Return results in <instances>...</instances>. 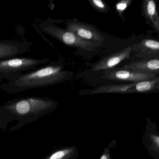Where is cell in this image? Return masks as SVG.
Listing matches in <instances>:
<instances>
[{
	"label": "cell",
	"mask_w": 159,
	"mask_h": 159,
	"mask_svg": "<svg viewBox=\"0 0 159 159\" xmlns=\"http://www.w3.org/2000/svg\"><path fill=\"white\" fill-rule=\"evenodd\" d=\"M61 63H52L42 68L25 72L12 74L6 77V82L0 88L7 93L14 94L27 90L54 86L72 78L73 73L64 70Z\"/></svg>",
	"instance_id": "obj_1"
},
{
	"label": "cell",
	"mask_w": 159,
	"mask_h": 159,
	"mask_svg": "<svg viewBox=\"0 0 159 159\" xmlns=\"http://www.w3.org/2000/svg\"><path fill=\"white\" fill-rule=\"evenodd\" d=\"M57 102L50 99L40 97H27L8 102L5 109L12 114L19 116L43 115L56 109Z\"/></svg>",
	"instance_id": "obj_2"
},
{
	"label": "cell",
	"mask_w": 159,
	"mask_h": 159,
	"mask_svg": "<svg viewBox=\"0 0 159 159\" xmlns=\"http://www.w3.org/2000/svg\"><path fill=\"white\" fill-rule=\"evenodd\" d=\"M49 62L51 60L49 59L27 57H17L0 60V83L12 74L29 72Z\"/></svg>",
	"instance_id": "obj_3"
},
{
	"label": "cell",
	"mask_w": 159,
	"mask_h": 159,
	"mask_svg": "<svg viewBox=\"0 0 159 159\" xmlns=\"http://www.w3.org/2000/svg\"><path fill=\"white\" fill-rule=\"evenodd\" d=\"M43 31L57 39L66 45L88 51L94 50L97 46L93 42L84 40L66 29L54 25L46 26L43 27Z\"/></svg>",
	"instance_id": "obj_4"
},
{
	"label": "cell",
	"mask_w": 159,
	"mask_h": 159,
	"mask_svg": "<svg viewBox=\"0 0 159 159\" xmlns=\"http://www.w3.org/2000/svg\"><path fill=\"white\" fill-rule=\"evenodd\" d=\"M132 51L138 59L159 58V38L143 35L139 41L132 45Z\"/></svg>",
	"instance_id": "obj_5"
},
{
	"label": "cell",
	"mask_w": 159,
	"mask_h": 159,
	"mask_svg": "<svg viewBox=\"0 0 159 159\" xmlns=\"http://www.w3.org/2000/svg\"><path fill=\"white\" fill-rule=\"evenodd\" d=\"M157 75L155 74L141 72L121 68V69H110L105 71L102 78L112 81L137 83L144 80H148Z\"/></svg>",
	"instance_id": "obj_6"
},
{
	"label": "cell",
	"mask_w": 159,
	"mask_h": 159,
	"mask_svg": "<svg viewBox=\"0 0 159 159\" xmlns=\"http://www.w3.org/2000/svg\"><path fill=\"white\" fill-rule=\"evenodd\" d=\"M65 25L67 30L84 40L101 44L104 41L103 36L94 26L76 20L67 21Z\"/></svg>",
	"instance_id": "obj_7"
},
{
	"label": "cell",
	"mask_w": 159,
	"mask_h": 159,
	"mask_svg": "<svg viewBox=\"0 0 159 159\" xmlns=\"http://www.w3.org/2000/svg\"><path fill=\"white\" fill-rule=\"evenodd\" d=\"M132 52V45L104 57L99 61L94 63L91 66V70L94 72L106 71L113 69L122 61L130 58Z\"/></svg>",
	"instance_id": "obj_8"
},
{
	"label": "cell",
	"mask_w": 159,
	"mask_h": 159,
	"mask_svg": "<svg viewBox=\"0 0 159 159\" xmlns=\"http://www.w3.org/2000/svg\"><path fill=\"white\" fill-rule=\"evenodd\" d=\"M143 143L151 157L159 159V133L155 123L148 119L143 135Z\"/></svg>",
	"instance_id": "obj_9"
},
{
	"label": "cell",
	"mask_w": 159,
	"mask_h": 159,
	"mask_svg": "<svg viewBox=\"0 0 159 159\" xmlns=\"http://www.w3.org/2000/svg\"><path fill=\"white\" fill-rule=\"evenodd\" d=\"M141 9L142 15L147 23L153 29L159 36V12L157 2L154 0H144Z\"/></svg>",
	"instance_id": "obj_10"
},
{
	"label": "cell",
	"mask_w": 159,
	"mask_h": 159,
	"mask_svg": "<svg viewBox=\"0 0 159 159\" xmlns=\"http://www.w3.org/2000/svg\"><path fill=\"white\" fill-rule=\"evenodd\" d=\"M27 50L25 43L16 40H0V60L17 57Z\"/></svg>",
	"instance_id": "obj_11"
},
{
	"label": "cell",
	"mask_w": 159,
	"mask_h": 159,
	"mask_svg": "<svg viewBox=\"0 0 159 159\" xmlns=\"http://www.w3.org/2000/svg\"><path fill=\"white\" fill-rule=\"evenodd\" d=\"M122 68L141 72L159 74V58L136 60L124 65Z\"/></svg>",
	"instance_id": "obj_12"
},
{
	"label": "cell",
	"mask_w": 159,
	"mask_h": 159,
	"mask_svg": "<svg viewBox=\"0 0 159 159\" xmlns=\"http://www.w3.org/2000/svg\"><path fill=\"white\" fill-rule=\"evenodd\" d=\"M136 83H129L117 85L101 86L91 90L83 91L79 92L80 95H89L103 93H129L130 91Z\"/></svg>",
	"instance_id": "obj_13"
},
{
	"label": "cell",
	"mask_w": 159,
	"mask_h": 159,
	"mask_svg": "<svg viewBox=\"0 0 159 159\" xmlns=\"http://www.w3.org/2000/svg\"><path fill=\"white\" fill-rule=\"evenodd\" d=\"M159 92V74L148 80L136 83L129 93H149Z\"/></svg>",
	"instance_id": "obj_14"
},
{
	"label": "cell",
	"mask_w": 159,
	"mask_h": 159,
	"mask_svg": "<svg viewBox=\"0 0 159 159\" xmlns=\"http://www.w3.org/2000/svg\"><path fill=\"white\" fill-rule=\"evenodd\" d=\"M76 153V148L69 147L54 152L46 159H69Z\"/></svg>",
	"instance_id": "obj_15"
},
{
	"label": "cell",
	"mask_w": 159,
	"mask_h": 159,
	"mask_svg": "<svg viewBox=\"0 0 159 159\" xmlns=\"http://www.w3.org/2000/svg\"><path fill=\"white\" fill-rule=\"evenodd\" d=\"M132 2V0H121L116 4L115 6L116 11L123 21H125V19L124 17V12H125L126 9L131 4Z\"/></svg>",
	"instance_id": "obj_16"
},
{
	"label": "cell",
	"mask_w": 159,
	"mask_h": 159,
	"mask_svg": "<svg viewBox=\"0 0 159 159\" xmlns=\"http://www.w3.org/2000/svg\"><path fill=\"white\" fill-rule=\"evenodd\" d=\"M90 4L98 12L107 13L110 10V7L107 3L102 0H89Z\"/></svg>",
	"instance_id": "obj_17"
},
{
	"label": "cell",
	"mask_w": 159,
	"mask_h": 159,
	"mask_svg": "<svg viewBox=\"0 0 159 159\" xmlns=\"http://www.w3.org/2000/svg\"><path fill=\"white\" fill-rule=\"evenodd\" d=\"M100 159H111L110 152H109L108 148H105L103 153L101 157L100 158Z\"/></svg>",
	"instance_id": "obj_18"
}]
</instances>
